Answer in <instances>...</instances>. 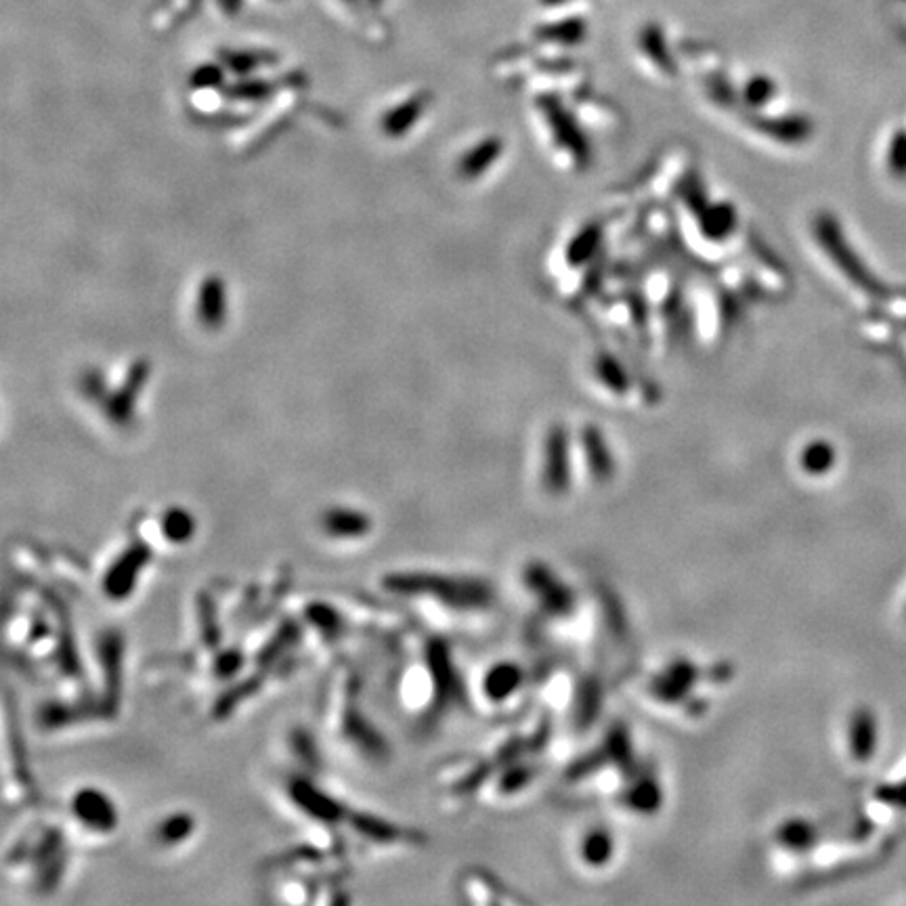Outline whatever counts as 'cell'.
<instances>
[{"instance_id":"6da1fadb","label":"cell","mask_w":906,"mask_h":906,"mask_svg":"<svg viewBox=\"0 0 906 906\" xmlns=\"http://www.w3.org/2000/svg\"><path fill=\"white\" fill-rule=\"evenodd\" d=\"M384 586L393 592L407 594V596H430L441 602H447V607L458 609H474V607H487L491 590L483 581L466 579V577H445V575H391L384 579Z\"/></svg>"},{"instance_id":"7a4b0ae2","label":"cell","mask_w":906,"mask_h":906,"mask_svg":"<svg viewBox=\"0 0 906 906\" xmlns=\"http://www.w3.org/2000/svg\"><path fill=\"white\" fill-rule=\"evenodd\" d=\"M76 821L95 833H112L118 827V812L110 797L95 787H82L72 797Z\"/></svg>"},{"instance_id":"3957f363","label":"cell","mask_w":906,"mask_h":906,"mask_svg":"<svg viewBox=\"0 0 906 906\" xmlns=\"http://www.w3.org/2000/svg\"><path fill=\"white\" fill-rule=\"evenodd\" d=\"M147 563L149 550L143 544H133L131 548H126L103 579L105 594L114 600H124L131 596Z\"/></svg>"},{"instance_id":"277c9868","label":"cell","mask_w":906,"mask_h":906,"mask_svg":"<svg viewBox=\"0 0 906 906\" xmlns=\"http://www.w3.org/2000/svg\"><path fill=\"white\" fill-rule=\"evenodd\" d=\"M525 579H527L529 590L535 594V598H539V602H542V607L548 613H552V615L571 613L573 594L565 584H560L558 577L552 575L550 569L535 563V565L527 567Z\"/></svg>"},{"instance_id":"5b68a950","label":"cell","mask_w":906,"mask_h":906,"mask_svg":"<svg viewBox=\"0 0 906 906\" xmlns=\"http://www.w3.org/2000/svg\"><path fill=\"white\" fill-rule=\"evenodd\" d=\"M879 743V724L877 716L869 707H860L850 716L848 724V747L852 760L865 764L869 762Z\"/></svg>"},{"instance_id":"8992f818","label":"cell","mask_w":906,"mask_h":906,"mask_svg":"<svg viewBox=\"0 0 906 906\" xmlns=\"http://www.w3.org/2000/svg\"><path fill=\"white\" fill-rule=\"evenodd\" d=\"M321 527L332 539H359L372 531V519L353 508H332L323 514Z\"/></svg>"},{"instance_id":"52a82bcc","label":"cell","mask_w":906,"mask_h":906,"mask_svg":"<svg viewBox=\"0 0 906 906\" xmlns=\"http://www.w3.org/2000/svg\"><path fill=\"white\" fill-rule=\"evenodd\" d=\"M523 680L521 667H516L512 663H498L493 665L491 670L483 678V693L491 701H506L512 697L516 690H519Z\"/></svg>"},{"instance_id":"ba28073f","label":"cell","mask_w":906,"mask_h":906,"mask_svg":"<svg viewBox=\"0 0 906 906\" xmlns=\"http://www.w3.org/2000/svg\"><path fill=\"white\" fill-rule=\"evenodd\" d=\"M196 519H193L191 512L185 508H170L162 514L160 519V531L164 542L172 546H185L189 544L193 535H196Z\"/></svg>"},{"instance_id":"9c48e42d","label":"cell","mask_w":906,"mask_h":906,"mask_svg":"<svg viewBox=\"0 0 906 906\" xmlns=\"http://www.w3.org/2000/svg\"><path fill=\"white\" fill-rule=\"evenodd\" d=\"M615 852L613 835L607 829H592L584 839H581V860L588 867H604L609 865Z\"/></svg>"},{"instance_id":"30bf717a","label":"cell","mask_w":906,"mask_h":906,"mask_svg":"<svg viewBox=\"0 0 906 906\" xmlns=\"http://www.w3.org/2000/svg\"><path fill=\"white\" fill-rule=\"evenodd\" d=\"M776 841L789 852H808L816 846L818 829L810 821H787L776 831Z\"/></svg>"},{"instance_id":"8fae6325","label":"cell","mask_w":906,"mask_h":906,"mask_svg":"<svg viewBox=\"0 0 906 906\" xmlns=\"http://www.w3.org/2000/svg\"><path fill=\"white\" fill-rule=\"evenodd\" d=\"M196 829V821L193 816L187 812H177L166 816L164 821L158 825V841L164 846H177L183 844V841Z\"/></svg>"},{"instance_id":"7c38bea8","label":"cell","mask_w":906,"mask_h":906,"mask_svg":"<svg viewBox=\"0 0 906 906\" xmlns=\"http://www.w3.org/2000/svg\"><path fill=\"white\" fill-rule=\"evenodd\" d=\"M659 804H661V791H659L657 781H651V779L640 781L638 787L632 789L628 795V806L636 812L651 814L659 808Z\"/></svg>"},{"instance_id":"4fadbf2b","label":"cell","mask_w":906,"mask_h":906,"mask_svg":"<svg viewBox=\"0 0 906 906\" xmlns=\"http://www.w3.org/2000/svg\"><path fill=\"white\" fill-rule=\"evenodd\" d=\"M835 462V451L829 443H814L810 445L804 456H802V466L810 474H825Z\"/></svg>"},{"instance_id":"5bb4252c","label":"cell","mask_w":906,"mask_h":906,"mask_svg":"<svg viewBox=\"0 0 906 906\" xmlns=\"http://www.w3.org/2000/svg\"><path fill=\"white\" fill-rule=\"evenodd\" d=\"M888 164H890L894 177H898V179L906 177V131H898L894 135L892 145H890Z\"/></svg>"},{"instance_id":"9a60e30c","label":"cell","mask_w":906,"mask_h":906,"mask_svg":"<svg viewBox=\"0 0 906 906\" xmlns=\"http://www.w3.org/2000/svg\"><path fill=\"white\" fill-rule=\"evenodd\" d=\"M875 797H877V802H881V804L898 808V810H906V779L898 781V783H888V785L877 787Z\"/></svg>"},{"instance_id":"2e32d148","label":"cell","mask_w":906,"mask_h":906,"mask_svg":"<svg viewBox=\"0 0 906 906\" xmlns=\"http://www.w3.org/2000/svg\"><path fill=\"white\" fill-rule=\"evenodd\" d=\"M338 3L342 7H347L351 11H370V13H376L380 11L384 5H386V0H338Z\"/></svg>"}]
</instances>
